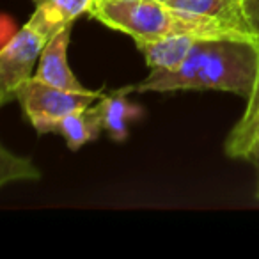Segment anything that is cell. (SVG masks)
I'll return each instance as SVG.
<instances>
[{
    "label": "cell",
    "mask_w": 259,
    "mask_h": 259,
    "mask_svg": "<svg viewBox=\"0 0 259 259\" xmlns=\"http://www.w3.org/2000/svg\"><path fill=\"white\" fill-rule=\"evenodd\" d=\"M259 78V45L248 39H199L174 69H151L135 91H224L247 100Z\"/></svg>",
    "instance_id": "cell-1"
},
{
    "label": "cell",
    "mask_w": 259,
    "mask_h": 259,
    "mask_svg": "<svg viewBox=\"0 0 259 259\" xmlns=\"http://www.w3.org/2000/svg\"><path fill=\"white\" fill-rule=\"evenodd\" d=\"M91 16L134 41H153L174 34L199 39H247L215 20L180 11L160 0H96Z\"/></svg>",
    "instance_id": "cell-2"
},
{
    "label": "cell",
    "mask_w": 259,
    "mask_h": 259,
    "mask_svg": "<svg viewBox=\"0 0 259 259\" xmlns=\"http://www.w3.org/2000/svg\"><path fill=\"white\" fill-rule=\"evenodd\" d=\"M41 16L32 13L29 22L4 45L0 52V101L15 100V93L23 82L34 76V68L48 41L57 34Z\"/></svg>",
    "instance_id": "cell-3"
},
{
    "label": "cell",
    "mask_w": 259,
    "mask_h": 259,
    "mask_svg": "<svg viewBox=\"0 0 259 259\" xmlns=\"http://www.w3.org/2000/svg\"><path fill=\"white\" fill-rule=\"evenodd\" d=\"M103 96L101 91H68L37 80L36 76L16 89L15 100L37 134H52L61 119L96 103Z\"/></svg>",
    "instance_id": "cell-4"
},
{
    "label": "cell",
    "mask_w": 259,
    "mask_h": 259,
    "mask_svg": "<svg viewBox=\"0 0 259 259\" xmlns=\"http://www.w3.org/2000/svg\"><path fill=\"white\" fill-rule=\"evenodd\" d=\"M71 27H64L62 30H59L45 47L43 54L39 57L36 68V76L37 80L50 83V85L61 87V89L68 91H78V93H85V87L76 80V76L73 75L71 68L68 64V47H69V37H71Z\"/></svg>",
    "instance_id": "cell-5"
},
{
    "label": "cell",
    "mask_w": 259,
    "mask_h": 259,
    "mask_svg": "<svg viewBox=\"0 0 259 259\" xmlns=\"http://www.w3.org/2000/svg\"><path fill=\"white\" fill-rule=\"evenodd\" d=\"M167 4L180 11L215 20L222 23L226 29L255 43L241 9V0H170Z\"/></svg>",
    "instance_id": "cell-6"
},
{
    "label": "cell",
    "mask_w": 259,
    "mask_h": 259,
    "mask_svg": "<svg viewBox=\"0 0 259 259\" xmlns=\"http://www.w3.org/2000/svg\"><path fill=\"white\" fill-rule=\"evenodd\" d=\"M134 89L135 87H122V89L115 91V93H110L108 96H101L96 101L105 132L115 142L126 141L130 122L137 121L142 115V108L130 103L128 98H126V94Z\"/></svg>",
    "instance_id": "cell-7"
},
{
    "label": "cell",
    "mask_w": 259,
    "mask_h": 259,
    "mask_svg": "<svg viewBox=\"0 0 259 259\" xmlns=\"http://www.w3.org/2000/svg\"><path fill=\"white\" fill-rule=\"evenodd\" d=\"M199 37L174 34L153 41H135L149 69H174L188 57Z\"/></svg>",
    "instance_id": "cell-8"
},
{
    "label": "cell",
    "mask_w": 259,
    "mask_h": 259,
    "mask_svg": "<svg viewBox=\"0 0 259 259\" xmlns=\"http://www.w3.org/2000/svg\"><path fill=\"white\" fill-rule=\"evenodd\" d=\"M259 139V78L252 94L247 98V108L238 119L224 142V153L229 158L245 160L248 149Z\"/></svg>",
    "instance_id": "cell-9"
},
{
    "label": "cell",
    "mask_w": 259,
    "mask_h": 259,
    "mask_svg": "<svg viewBox=\"0 0 259 259\" xmlns=\"http://www.w3.org/2000/svg\"><path fill=\"white\" fill-rule=\"evenodd\" d=\"M101 132H105V128L96 103L66 115L54 128V134L62 135L71 151H76L87 142L98 139Z\"/></svg>",
    "instance_id": "cell-10"
},
{
    "label": "cell",
    "mask_w": 259,
    "mask_h": 259,
    "mask_svg": "<svg viewBox=\"0 0 259 259\" xmlns=\"http://www.w3.org/2000/svg\"><path fill=\"white\" fill-rule=\"evenodd\" d=\"M37 16L55 30H62L75 23L82 15H91L96 0H32Z\"/></svg>",
    "instance_id": "cell-11"
},
{
    "label": "cell",
    "mask_w": 259,
    "mask_h": 259,
    "mask_svg": "<svg viewBox=\"0 0 259 259\" xmlns=\"http://www.w3.org/2000/svg\"><path fill=\"white\" fill-rule=\"evenodd\" d=\"M241 9H243L250 34L259 45V0H241Z\"/></svg>",
    "instance_id": "cell-12"
},
{
    "label": "cell",
    "mask_w": 259,
    "mask_h": 259,
    "mask_svg": "<svg viewBox=\"0 0 259 259\" xmlns=\"http://www.w3.org/2000/svg\"><path fill=\"white\" fill-rule=\"evenodd\" d=\"M247 162H250L252 165L255 167V170H257V187H259V139L252 144V148L248 149L247 153Z\"/></svg>",
    "instance_id": "cell-13"
},
{
    "label": "cell",
    "mask_w": 259,
    "mask_h": 259,
    "mask_svg": "<svg viewBox=\"0 0 259 259\" xmlns=\"http://www.w3.org/2000/svg\"><path fill=\"white\" fill-rule=\"evenodd\" d=\"M255 199H257V201H259V187L255 188Z\"/></svg>",
    "instance_id": "cell-14"
},
{
    "label": "cell",
    "mask_w": 259,
    "mask_h": 259,
    "mask_svg": "<svg viewBox=\"0 0 259 259\" xmlns=\"http://www.w3.org/2000/svg\"><path fill=\"white\" fill-rule=\"evenodd\" d=\"M160 2H165V4H167V2H170V0H160Z\"/></svg>",
    "instance_id": "cell-15"
}]
</instances>
